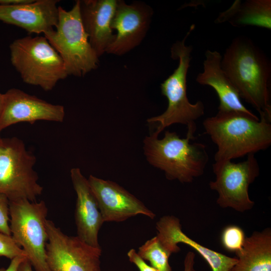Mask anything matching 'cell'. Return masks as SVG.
I'll use <instances>...</instances> for the list:
<instances>
[{
  "instance_id": "obj_1",
  "label": "cell",
  "mask_w": 271,
  "mask_h": 271,
  "mask_svg": "<svg viewBox=\"0 0 271 271\" xmlns=\"http://www.w3.org/2000/svg\"><path fill=\"white\" fill-rule=\"evenodd\" d=\"M221 66L240 98L260 117L271 121V65L263 52L245 36L235 38L222 56Z\"/></svg>"
},
{
  "instance_id": "obj_2",
  "label": "cell",
  "mask_w": 271,
  "mask_h": 271,
  "mask_svg": "<svg viewBox=\"0 0 271 271\" xmlns=\"http://www.w3.org/2000/svg\"><path fill=\"white\" fill-rule=\"evenodd\" d=\"M271 121L254 113L219 111L203 122L205 133L217 146L215 162L242 157L267 149Z\"/></svg>"
},
{
  "instance_id": "obj_3",
  "label": "cell",
  "mask_w": 271,
  "mask_h": 271,
  "mask_svg": "<svg viewBox=\"0 0 271 271\" xmlns=\"http://www.w3.org/2000/svg\"><path fill=\"white\" fill-rule=\"evenodd\" d=\"M196 130L188 129L186 138L175 132L165 131L161 139L154 131L144 140V151L148 162L165 172L169 180L191 183L202 176L209 161L205 145L191 143Z\"/></svg>"
},
{
  "instance_id": "obj_4",
  "label": "cell",
  "mask_w": 271,
  "mask_h": 271,
  "mask_svg": "<svg viewBox=\"0 0 271 271\" xmlns=\"http://www.w3.org/2000/svg\"><path fill=\"white\" fill-rule=\"evenodd\" d=\"M194 29L193 24L182 40L177 41L171 47V57L178 60L179 64L173 73L161 84L162 94L168 100V106L161 115L147 119L150 123H157L154 132L158 135L166 127L175 123L185 124L188 129L196 130V120L204 114L203 103L198 100L191 103L187 95V75L193 47L186 45L185 42Z\"/></svg>"
},
{
  "instance_id": "obj_5",
  "label": "cell",
  "mask_w": 271,
  "mask_h": 271,
  "mask_svg": "<svg viewBox=\"0 0 271 271\" xmlns=\"http://www.w3.org/2000/svg\"><path fill=\"white\" fill-rule=\"evenodd\" d=\"M12 64L26 84L52 90L68 75L64 62L44 36H26L10 45Z\"/></svg>"
},
{
  "instance_id": "obj_6",
  "label": "cell",
  "mask_w": 271,
  "mask_h": 271,
  "mask_svg": "<svg viewBox=\"0 0 271 271\" xmlns=\"http://www.w3.org/2000/svg\"><path fill=\"white\" fill-rule=\"evenodd\" d=\"M55 29L44 37L61 57L68 75L83 76L98 66V57L92 48L81 18L80 1L69 11L58 7Z\"/></svg>"
},
{
  "instance_id": "obj_7",
  "label": "cell",
  "mask_w": 271,
  "mask_h": 271,
  "mask_svg": "<svg viewBox=\"0 0 271 271\" xmlns=\"http://www.w3.org/2000/svg\"><path fill=\"white\" fill-rule=\"evenodd\" d=\"M36 158L16 137L3 139L0 145V194L9 201L36 202L43 188L34 170Z\"/></svg>"
},
{
  "instance_id": "obj_8",
  "label": "cell",
  "mask_w": 271,
  "mask_h": 271,
  "mask_svg": "<svg viewBox=\"0 0 271 271\" xmlns=\"http://www.w3.org/2000/svg\"><path fill=\"white\" fill-rule=\"evenodd\" d=\"M48 209L44 201L21 200L9 202L12 237L23 247L35 271H51L47 261Z\"/></svg>"
},
{
  "instance_id": "obj_9",
  "label": "cell",
  "mask_w": 271,
  "mask_h": 271,
  "mask_svg": "<svg viewBox=\"0 0 271 271\" xmlns=\"http://www.w3.org/2000/svg\"><path fill=\"white\" fill-rule=\"evenodd\" d=\"M254 154L247 155L243 162L235 163L227 160L212 165L215 179L210 182L209 187L218 193L216 202L221 208L244 212L253 207L254 202L249 198L248 189L259 174Z\"/></svg>"
},
{
  "instance_id": "obj_10",
  "label": "cell",
  "mask_w": 271,
  "mask_h": 271,
  "mask_svg": "<svg viewBox=\"0 0 271 271\" xmlns=\"http://www.w3.org/2000/svg\"><path fill=\"white\" fill-rule=\"evenodd\" d=\"M45 226L47 261L51 271H101V248L64 234L51 220H46Z\"/></svg>"
},
{
  "instance_id": "obj_11",
  "label": "cell",
  "mask_w": 271,
  "mask_h": 271,
  "mask_svg": "<svg viewBox=\"0 0 271 271\" xmlns=\"http://www.w3.org/2000/svg\"><path fill=\"white\" fill-rule=\"evenodd\" d=\"M65 116L63 105L54 104L18 88L4 93L0 116V132L17 123H33L38 120L62 122Z\"/></svg>"
},
{
  "instance_id": "obj_12",
  "label": "cell",
  "mask_w": 271,
  "mask_h": 271,
  "mask_svg": "<svg viewBox=\"0 0 271 271\" xmlns=\"http://www.w3.org/2000/svg\"><path fill=\"white\" fill-rule=\"evenodd\" d=\"M152 15L151 8L144 3L127 5L117 1L111 23L117 33L106 52L121 55L138 46L148 31Z\"/></svg>"
},
{
  "instance_id": "obj_13",
  "label": "cell",
  "mask_w": 271,
  "mask_h": 271,
  "mask_svg": "<svg viewBox=\"0 0 271 271\" xmlns=\"http://www.w3.org/2000/svg\"><path fill=\"white\" fill-rule=\"evenodd\" d=\"M104 222H121L138 214L153 219L156 214L117 183L90 175L87 179Z\"/></svg>"
},
{
  "instance_id": "obj_14",
  "label": "cell",
  "mask_w": 271,
  "mask_h": 271,
  "mask_svg": "<svg viewBox=\"0 0 271 271\" xmlns=\"http://www.w3.org/2000/svg\"><path fill=\"white\" fill-rule=\"evenodd\" d=\"M70 177L77 195L75 210L77 236L88 245L100 248L98 232L104 222L96 198L79 168L71 169Z\"/></svg>"
},
{
  "instance_id": "obj_15",
  "label": "cell",
  "mask_w": 271,
  "mask_h": 271,
  "mask_svg": "<svg viewBox=\"0 0 271 271\" xmlns=\"http://www.w3.org/2000/svg\"><path fill=\"white\" fill-rule=\"evenodd\" d=\"M58 0H31L28 3L0 6V21L24 29L29 33L44 34L58 24Z\"/></svg>"
},
{
  "instance_id": "obj_16",
  "label": "cell",
  "mask_w": 271,
  "mask_h": 271,
  "mask_svg": "<svg viewBox=\"0 0 271 271\" xmlns=\"http://www.w3.org/2000/svg\"><path fill=\"white\" fill-rule=\"evenodd\" d=\"M157 237L162 246L171 255L180 251L178 245L183 243L195 250L208 263L212 271H229L236 263L232 257L206 247L190 238L182 229L180 221L173 215H165L156 223Z\"/></svg>"
},
{
  "instance_id": "obj_17",
  "label": "cell",
  "mask_w": 271,
  "mask_h": 271,
  "mask_svg": "<svg viewBox=\"0 0 271 271\" xmlns=\"http://www.w3.org/2000/svg\"><path fill=\"white\" fill-rule=\"evenodd\" d=\"M117 1H80V15L89 43L99 57L114 40L111 23Z\"/></svg>"
},
{
  "instance_id": "obj_18",
  "label": "cell",
  "mask_w": 271,
  "mask_h": 271,
  "mask_svg": "<svg viewBox=\"0 0 271 271\" xmlns=\"http://www.w3.org/2000/svg\"><path fill=\"white\" fill-rule=\"evenodd\" d=\"M203 70L196 80L200 84L211 87L219 99V111H233L252 113L245 107L239 95L221 66L222 55L217 51L207 50L205 53Z\"/></svg>"
},
{
  "instance_id": "obj_19",
  "label": "cell",
  "mask_w": 271,
  "mask_h": 271,
  "mask_svg": "<svg viewBox=\"0 0 271 271\" xmlns=\"http://www.w3.org/2000/svg\"><path fill=\"white\" fill-rule=\"evenodd\" d=\"M227 22L235 27L255 26L270 30L271 1L236 0L215 21L216 24Z\"/></svg>"
},
{
  "instance_id": "obj_20",
  "label": "cell",
  "mask_w": 271,
  "mask_h": 271,
  "mask_svg": "<svg viewBox=\"0 0 271 271\" xmlns=\"http://www.w3.org/2000/svg\"><path fill=\"white\" fill-rule=\"evenodd\" d=\"M237 261L229 271H271V229L254 231L246 237Z\"/></svg>"
},
{
  "instance_id": "obj_21",
  "label": "cell",
  "mask_w": 271,
  "mask_h": 271,
  "mask_svg": "<svg viewBox=\"0 0 271 271\" xmlns=\"http://www.w3.org/2000/svg\"><path fill=\"white\" fill-rule=\"evenodd\" d=\"M137 253L159 271H172L169 262L170 255L162 246L157 236L140 246Z\"/></svg>"
},
{
  "instance_id": "obj_22",
  "label": "cell",
  "mask_w": 271,
  "mask_h": 271,
  "mask_svg": "<svg viewBox=\"0 0 271 271\" xmlns=\"http://www.w3.org/2000/svg\"><path fill=\"white\" fill-rule=\"evenodd\" d=\"M246 237L241 228L230 225L223 230L221 242L225 249L236 253L242 249Z\"/></svg>"
},
{
  "instance_id": "obj_23",
  "label": "cell",
  "mask_w": 271,
  "mask_h": 271,
  "mask_svg": "<svg viewBox=\"0 0 271 271\" xmlns=\"http://www.w3.org/2000/svg\"><path fill=\"white\" fill-rule=\"evenodd\" d=\"M20 256L27 257L24 250L16 243L12 236L0 231V256L12 259Z\"/></svg>"
},
{
  "instance_id": "obj_24",
  "label": "cell",
  "mask_w": 271,
  "mask_h": 271,
  "mask_svg": "<svg viewBox=\"0 0 271 271\" xmlns=\"http://www.w3.org/2000/svg\"><path fill=\"white\" fill-rule=\"evenodd\" d=\"M9 200L4 195L0 194V231L12 236L9 224Z\"/></svg>"
},
{
  "instance_id": "obj_25",
  "label": "cell",
  "mask_w": 271,
  "mask_h": 271,
  "mask_svg": "<svg viewBox=\"0 0 271 271\" xmlns=\"http://www.w3.org/2000/svg\"><path fill=\"white\" fill-rule=\"evenodd\" d=\"M127 255L129 260L133 263L140 271H159L152 265L147 264L134 249H130L127 252Z\"/></svg>"
},
{
  "instance_id": "obj_26",
  "label": "cell",
  "mask_w": 271,
  "mask_h": 271,
  "mask_svg": "<svg viewBox=\"0 0 271 271\" xmlns=\"http://www.w3.org/2000/svg\"><path fill=\"white\" fill-rule=\"evenodd\" d=\"M195 254L192 251H188L184 260V271H197L194 267Z\"/></svg>"
},
{
  "instance_id": "obj_27",
  "label": "cell",
  "mask_w": 271,
  "mask_h": 271,
  "mask_svg": "<svg viewBox=\"0 0 271 271\" xmlns=\"http://www.w3.org/2000/svg\"><path fill=\"white\" fill-rule=\"evenodd\" d=\"M27 258V257L23 256H17L11 259V261L7 268H0V271H18L20 264Z\"/></svg>"
},
{
  "instance_id": "obj_28",
  "label": "cell",
  "mask_w": 271,
  "mask_h": 271,
  "mask_svg": "<svg viewBox=\"0 0 271 271\" xmlns=\"http://www.w3.org/2000/svg\"><path fill=\"white\" fill-rule=\"evenodd\" d=\"M18 271H33L32 265L27 258L20 264Z\"/></svg>"
},
{
  "instance_id": "obj_29",
  "label": "cell",
  "mask_w": 271,
  "mask_h": 271,
  "mask_svg": "<svg viewBox=\"0 0 271 271\" xmlns=\"http://www.w3.org/2000/svg\"><path fill=\"white\" fill-rule=\"evenodd\" d=\"M4 102V94L0 93V116L1 115ZM3 138L0 136V145L2 143Z\"/></svg>"
}]
</instances>
